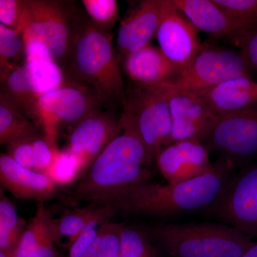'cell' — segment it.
Wrapping results in <instances>:
<instances>
[{
    "mask_svg": "<svg viewBox=\"0 0 257 257\" xmlns=\"http://www.w3.org/2000/svg\"><path fill=\"white\" fill-rule=\"evenodd\" d=\"M233 164L221 159L206 175L178 184L147 182L128 186L101 204L135 215L172 216L209 209L232 178Z\"/></svg>",
    "mask_w": 257,
    "mask_h": 257,
    "instance_id": "1",
    "label": "cell"
},
{
    "mask_svg": "<svg viewBox=\"0 0 257 257\" xmlns=\"http://www.w3.org/2000/svg\"><path fill=\"white\" fill-rule=\"evenodd\" d=\"M122 132L101 152L75 188L63 196L64 202L75 207L82 202L101 204L128 186L147 182L150 174L143 143L131 128Z\"/></svg>",
    "mask_w": 257,
    "mask_h": 257,
    "instance_id": "2",
    "label": "cell"
},
{
    "mask_svg": "<svg viewBox=\"0 0 257 257\" xmlns=\"http://www.w3.org/2000/svg\"><path fill=\"white\" fill-rule=\"evenodd\" d=\"M111 34L82 17L66 68V77L89 88L102 106L122 103L125 94L120 63Z\"/></svg>",
    "mask_w": 257,
    "mask_h": 257,
    "instance_id": "3",
    "label": "cell"
},
{
    "mask_svg": "<svg viewBox=\"0 0 257 257\" xmlns=\"http://www.w3.org/2000/svg\"><path fill=\"white\" fill-rule=\"evenodd\" d=\"M147 232L171 257H241L254 243L226 224H166Z\"/></svg>",
    "mask_w": 257,
    "mask_h": 257,
    "instance_id": "4",
    "label": "cell"
},
{
    "mask_svg": "<svg viewBox=\"0 0 257 257\" xmlns=\"http://www.w3.org/2000/svg\"><path fill=\"white\" fill-rule=\"evenodd\" d=\"M72 2L25 0L21 34L26 47L45 49L64 72L82 15Z\"/></svg>",
    "mask_w": 257,
    "mask_h": 257,
    "instance_id": "5",
    "label": "cell"
},
{
    "mask_svg": "<svg viewBox=\"0 0 257 257\" xmlns=\"http://www.w3.org/2000/svg\"><path fill=\"white\" fill-rule=\"evenodd\" d=\"M122 105L120 124L136 134L151 165L172 133V116L165 87L133 82L125 91Z\"/></svg>",
    "mask_w": 257,
    "mask_h": 257,
    "instance_id": "6",
    "label": "cell"
},
{
    "mask_svg": "<svg viewBox=\"0 0 257 257\" xmlns=\"http://www.w3.org/2000/svg\"><path fill=\"white\" fill-rule=\"evenodd\" d=\"M101 104L89 88L65 77L58 87L46 93L37 101L35 122L54 146L61 126H73Z\"/></svg>",
    "mask_w": 257,
    "mask_h": 257,
    "instance_id": "7",
    "label": "cell"
},
{
    "mask_svg": "<svg viewBox=\"0 0 257 257\" xmlns=\"http://www.w3.org/2000/svg\"><path fill=\"white\" fill-rule=\"evenodd\" d=\"M251 70L241 51L203 42L202 49L190 63L181 69L172 82L164 84L199 92L228 79L250 76Z\"/></svg>",
    "mask_w": 257,
    "mask_h": 257,
    "instance_id": "8",
    "label": "cell"
},
{
    "mask_svg": "<svg viewBox=\"0 0 257 257\" xmlns=\"http://www.w3.org/2000/svg\"><path fill=\"white\" fill-rule=\"evenodd\" d=\"M63 69L52 57H40L25 61L10 73L2 86L27 117L35 122L37 101L58 87L65 79Z\"/></svg>",
    "mask_w": 257,
    "mask_h": 257,
    "instance_id": "9",
    "label": "cell"
},
{
    "mask_svg": "<svg viewBox=\"0 0 257 257\" xmlns=\"http://www.w3.org/2000/svg\"><path fill=\"white\" fill-rule=\"evenodd\" d=\"M161 85L167 92L172 121V133L166 146L181 142L202 145L207 143L219 116L197 93L166 84Z\"/></svg>",
    "mask_w": 257,
    "mask_h": 257,
    "instance_id": "10",
    "label": "cell"
},
{
    "mask_svg": "<svg viewBox=\"0 0 257 257\" xmlns=\"http://www.w3.org/2000/svg\"><path fill=\"white\" fill-rule=\"evenodd\" d=\"M211 214L224 224L243 234L257 236V165L232 177L216 202Z\"/></svg>",
    "mask_w": 257,
    "mask_h": 257,
    "instance_id": "11",
    "label": "cell"
},
{
    "mask_svg": "<svg viewBox=\"0 0 257 257\" xmlns=\"http://www.w3.org/2000/svg\"><path fill=\"white\" fill-rule=\"evenodd\" d=\"M234 165L257 153V104L220 115L204 145Z\"/></svg>",
    "mask_w": 257,
    "mask_h": 257,
    "instance_id": "12",
    "label": "cell"
},
{
    "mask_svg": "<svg viewBox=\"0 0 257 257\" xmlns=\"http://www.w3.org/2000/svg\"><path fill=\"white\" fill-rule=\"evenodd\" d=\"M199 30L174 5L165 0L156 38L164 55L179 69L187 67L202 49Z\"/></svg>",
    "mask_w": 257,
    "mask_h": 257,
    "instance_id": "13",
    "label": "cell"
},
{
    "mask_svg": "<svg viewBox=\"0 0 257 257\" xmlns=\"http://www.w3.org/2000/svg\"><path fill=\"white\" fill-rule=\"evenodd\" d=\"M121 132L119 116L116 117L111 109L99 108L71 127L67 148L82 160L87 171Z\"/></svg>",
    "mask_w": 257,
    "mask_h": 257,
    "instance_id": "14",
    "label": "cell"
},
{
    "mask_svg": "<svg viewBox=\"0 0 257 257\" xmlns=\"http://www.w3.org/2000/svg\"><path fill=\"white\" fill-rule=\"evenodd\" d=\"M165 0H144L130 10L120 24L116 37L117 57L122 65L130 55L150 45L156 37Z\"/></svg>",
    "mask_w": 257,
    "mask_h": 257,
    "instance_id": "15",
    "label": "cell"
},
{
    "mask_svg": "<svg viewBox=\"0 0 257 257\" xmlns=\"http://www.w3.org/2000/svg\"><path fill=\"white\" fill-rule=\"evenodd\" d=\"M156 162L167 183L172 184L201 177L214 168L204 145L192 142H181L163 147Z\"/></svg>",
    "mask_w": 257,
    "mask_h": 257,
    "instance_id": "16",
    "label": "cell"
},
{
    "mask_svg": "<svg viewBox=\"0 0 257 257\" xmlns=\"http://www.w3.org/2000/svg\"><path fill=\"white\" fill-rule=\"evenodd\" d=\"M0 183L1 188L18 199L37 204H45L57 194V185L50 177L22 167L7 154L0 155Z\"/></svg>",
    "mask_w": 257,
    "mask_h": 257,
    "instance_id": "17",
    "label": "cell"
},
{
    "mask_svg": "<svg viewBox=\"0 0 257 257\" xmlns=\"http://www.w3.org/2000/svg\"><path fill=\"white\" fill-rule=\"evenodd\" d=\"M198 30L217 38L228 39L239 47L246 35L214 0H172Z\"/></svg>",
    "mask_w": 257,
    "mask_h": 257,
    "instance_id": "18",
    "label": "cell"
},
{
    "mask_svg": "<svg viewBox=\"0 0 257 257\" xmlns=\"http://www.w3.org/2000/svg\"><path fill=\"white\" fill-rule=\"evenodd\" d=\"M125 73L134 83L160 85L172 82L180 69L171 62L160 47L147 45L130 55L122 64Z\"/></svg>",
    "mask_w": 257,
    "mask_h": 257,
    "instance_id": "19",
    "label": "cell"
},
{
    "mask_svg": "<svg viewBox=\"0 0 257 257\" xmlns=\"http://www.w3.org/2000/svg\"><path fill=\"white\" fill-rule=\"evenodd\" d=\"M194 92L218 116L257 104V82L250 76L228 79L209 89Z\"/></svg>",
    "mask_w": 257,
    "mask_h": 257,
    "instance_id": "20",
    "label": "cell"
},
{
    "mask_svg": "<svg viewBox=\"0 0 257 257\" xmlns=\"http://www.w3.org/2000/svg\"><path fill=\"white\" fill-rule=\"evenodd\" d=\"M92 204L65 211L60 218L55 219L56 231L60 240L62 236H67L69 246L89 224L95 221L102 224L109 222L117 212L108 204Z\"/></svg>",
    "mask_w": 257,
    "mask_h": 257,
    "instance_id": "21",
    "label": "cell"
},
{
    "mask_svg": "<svg viewBox=\"0 0 257 257\" xmlns=\"http://www.w3.org/2000/svg\"><path fill=\"white\" fill-rule=\"evenodd\" d=\"M44 135L41 127L27 117L6 93H0V144Z\"/></svg>",
    "mask_w": 257,
    "mask_h": 257,
    "instance_id": "22",
    "label": "cell"
},
{
    "mask_svg": "<svg viewBox=\"0 0 257 257\" xmlns=\"http://www.w3.org/2000/svg\"><path fill=\"white\" fill-rule=\"evenodd\" d=\"M54 219L44 203L37 204V211L30 221L18 246L10 257H32L40 243L50 233Z\"/></svg>",
    "mask_w": 257,
    "mask_h": 257,
    "instance_id": "23",
    "label": "cell"
},
{
    "mask_svg": "<svg viewBox=\"0 0 257 257\" xmlns=\"http://www.w3.org/2000/svg\"><path fill=\"white\" fill-rule=\"evenodd\" d=\"M28 225L18 215L13 203L0 189V251L12 253L18 246Z\"/></svg>",
    "mask_w": 257,
    "mask_h": 257,
    "instance_id": "24",
    "label": "cell"
},
{
    "mask_svg": "<svg viewBox=\"0 0 257 257\" xmlns=\"http://www.w3.org/2000/svg\"><path fill=\"white\" fill-rule=\"evenodd\" d=\"M25 59V45L23 35L0 23V79L4 84L15 69L11 61Z\"/></svg>",
    "mask_w": 257,
    "mask_h": 257,
    "instance_id": "25",
    "label": "cell"
},
{
    "mask_svg": "<svg viewBox=\"0 0 257 257\" xmlns=\"http://www.w3.org/2000/svg\"><path fill=\"white\" fill-rule=\"evenodd\" d=\"M82 160L67 147L60 150L55 162L45 175L50 177L57 186L67 185L85 173Z\"/></svg>",
    "mask_w": 257,
    "mask_h": 257,
    "instance_id": "26",
    "label": "cell"
},
{
    "mask_svg": "<svg viewBox=\"0 0 257 257\" xmlns=\"http://www.w3.org/2000/svg\"><path fill=\"white\" fill-rule=\"evenodd\" d=\"M119 257H158L146 231L125 226L121 234Z\"/></svg>",
    "mask_w": 257,
    "mask_h": 257,
    "instance_id": "27",
    "label": "cell"
},
{
    "mask_svg": "<svg viewBox=\"0 0 257 257\" xmlns=\"http://www.w3.org/2000/svg\"><path fill=\"white\" fill-rule=\"evenodd\" d=\"M82 4L90 21L104 31L110 33L119 21V8L116 0H82Z\"/></svg>",
    "mask_w": 257,
    "mask_h": 257,
    "instance_id": "28",
    "label": "cell"
},
{
    "mask_svg": "<svg viewBox=\"0 0 257 257\" xmlns=\"http://www.w3.org/2000/svg\"><path fill=\"white\" fill-rule=\"evenodd\" d=\"M247 35L257 29V0H214ZM246 37V36H245Z\"/></svg>",
    "mask_w": 257,
    "mask_h": 257,
    "instance_id": "29",
    "label": "cell"
},
{
    "mask_svg": "<svg viewBox=\"0 0 257 257\" xmlns=\"http://www.w3.org/2000/svg\"><path fill=\"white\" fill-rule=\"evenodd\" d=\"M32 143L35 156V171L46 174L60 150L58 147L52 145L44 135L32 138Z\"/></svg>",
    "mask_w": 257,
    "mask_h": 257,
    "instance_id": "30",
    "label": "cell"
},
{
    "mask_svg": "<svg viewBox=\"0 0 257 257\" xmlns=\"http://www.w3.org/2000/svg\"><path fill=\"white\" fill-rule=\"evenodd\" d=\"M25 0H0V23L21 33Z\"/></svg>",
    "mask_w": 257,
    "mask_h": 257,
    "instance_id": "31",
    "label": "cell"
},
{
    "mask_svg": "<svg viewBox=\"0 0 257 257\" xmlns=\"http://www.w3.org/2000/svg\"><path fill=\"white\" fill-rule=\"evenodd\" d=\"M32 138L23 139L8 144L7 155L22 167L35 171V156Z\"/></svg>",
    "mask_w": 257,
    "mask_h": 257,
    "instance_id": "32",
    "label": "cell"
},
{
    "mask_svg": "<svg viewBox=\"0 0 257 257\" xmlns=\"http://www.w3.org/2000/svg\"><path fill=\"white\" fill-rule=\"evenodd\" d=\"M102 224L98 221L87 226L82 232L69 245V254L67 257H79L94 243L99 234V227Z\"/></svg>",
    "mask_w": 257,
    "mask_h": 257,
    "instance_id": "33",
    "label": "cell"
},
{
    "mask_svg": "<svg viewBox=\"0 0 257 257\" xmlns=\"http://www.w3.org/2000/svg\"><path fill=\"white\" fill-rule=\"evenodd\" d=\"M60 239L56 231L55 219L53 220L52 229L45 239L40 243L32 257H63L56 248V243H60Z\"/></svg>",
    "mask_w": 257,
    "mask_h": 257,
    "instance_id": "34",
    "label": "cell"
},
{
    "mask_svg": "<svg viewBox=\"0 0 257 257\" xmlns=\"http://www.w3.org/2000/svg\"><path fill=\"white\" fill-rule=\"evenodd\" d=\"M239 47L251 69L257 70V29L246 35Z\"/></svg>",
    "mask_w": 257,
    "mask_h": 257,
    "instance_id": "35",
    "label": "cell"
},
{
    "mask_svg": "<svg viewBox=\"0 0 257 257\" xmlns=\"http://www.w3.org/2000/svg\"><path fill=\"white\" fill-rule=\"evenodd\" d=\"M79 257H102L99 249V231L97 237L94 243L89 246L87 251Z\"/></svg>",
    "mask_w": 257,
    "mask_h": 257,
    "instance_id": "36",
    "label": "cell"
},
{
    "mask_svg": "<svg viewBox=\"0 0 257 257\" xmlns=\"http://www.w3.org/2000/svg\"><path fill=\"white\" fill-rule=\"evenodd\" d=\"M241 257H257V243H253L251 247L248 248Z\"/></svg>",
    "mask_w": 257,
    "mask_h": 257,
    "instance_id": "37",
    "label": "cell"
},
{
    "mask_svg": "<svg viewBox=\"0 0 257 257\" xmlns=\"http://www.w3.org/2000/svg\"><path fill=\"white\" fill-rule=\"evenodd\" d=\"M0 257H10V255L9 253L0 251Z\"/></svg>",
    "mask_w": 257,
    "mask_h": 257,
    "instance_id": "38",
    "label": "cell"
}]
</instances>
